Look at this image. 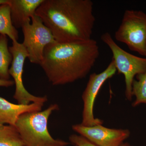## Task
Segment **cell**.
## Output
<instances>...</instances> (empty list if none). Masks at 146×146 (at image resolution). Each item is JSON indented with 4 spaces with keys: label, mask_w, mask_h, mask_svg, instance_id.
Here are the masks:
<instances>
[{
    "label": "cell",
    "mask_w": 146,
    "mask_h": 146,
    "mask_svg": "<svg viewBox=\"0 0 146 146\" xmlns=\"http://www.w3.org/2000/svg\"><path fill=\"white\" fill-rule=\"evenodd\" d=\"M22 27L24 41L22 43L26 49L29 60L33 64L40 65L46 47L56 42L49 29L38 16H33Z\"/></svg>",
    "instance_id": "cell-6"
},
{
    "label": "cell",
    "mask_w": 146,
    "mask_h": 146,
    "mask_svg": "<svg viewBox=\"0 0 146 146\" xmlns=\"http://www.w3.org/2000/svg\"><path fill=\"white\" fill-rule=\"evenodd\" d=\"M91 0H44L35 15L56 41L67 43L92 39L96 18Z\"/></svg>",
    "instance_id": "cell-1"
},
{
    "label": "cell",
    "mask_w": 146,
    "mask_h": 146,
    "mask_svg": "<svg viewBox=\"0 0 146 146\" xmlns=\"http://www.w3.org/2000/svg\"><path fill=\"white\" fill-rule=\"evenodd\" d=\"M101 39L111 50L113 55L112 60L118 73L124 76L126 99L131 101L134 77L146 72V58L138 57L123 50L117 44L109 33L102 35Z\"/></svg>",
    "instance_id": "cell-4"
},
{
    "label": "cell",
    "mask_w": 146,
    "mask_h": 146,
    "mask_svg": "<svg viewBox=\"0 0 146 146\" xmlns=\"http://www.w3.org/2000/svg\"><path fill=\"white\" fill-rule=\"evenodd\" d=\"M10 0H0V5L5 4L9 3Z\"/></svg>",
    "instance_id": "cell-18"
},
{
    "label": "cell",
    "mask_w": 146,
    "mask_h": 146,
    "mask_svg": "<svg viewBox=\"0 0 146 146\" xmlns=\"http://www.w3.org/2000/svg\"><path fill=\"white\" fill-rule=\"evenodd\" d=\"M58 105H51L43 111L27 112L20 116L15 127L25 146H68L70 143L54 139L48 128L49 118L53 111L59 110Z\"/></svg>",
    "instance_id": "cell-3"
},
{
    "label": "cell",
    "mask_w": 146,
    "mask_h": 146,
    "mask_svg": "<svg viewBox=\"0 0 146 146\" xmlns=\"http://www.w3.org/2000/svg\"><path fill=\"white\" fill-rule=\"evenodd\" d=\"M96 40L56 42L46 47L40 66L53 85H65L85 77L99 56Z\"/></svg>",
    "instance_id": "cell-2"
},
{
    "label": "cell",
    "mask_w": 146,
    "mask_h": 146,
    "mask_svg": "<svg viewBox=\"0 0 146 146\" xmlns=\"http://www.w3.org/2000/svg\"><path fill=\"white\" fill-rule=\"evenodd\" d=\"M120 146H133L128 143H123Z\"/></svg>",
    "instance_id": "cell-19"
},
{
    "label": "cell",
    "mask_w": 146,
    "mask_h": 146,
    "mask_svg": "<svg viewBox=\"0 0 146 146\" xmlns=\"http://www.w3.org/2000/svg\"><path fill=\"white\" fill-rule=\"evenodd\" d=\"M117 71L112 60L106 69L102 72L99 74L94 73L90 75L86 88L82 96L83 102L82 125L92 126L103 123L102 120L94 117L95 101L102 86L108 80L115 75Z\"/></svg>",
    "instance_id": "cell-8"
},
{
    "label": "cell",
    "mask_w": 146,
    "mask_h": 146,
    "mask_svg": "<svg viewBox=\"0 0 146 146\" xmlns=\"http://www.w3.org/2000/svg\"><path fill=\"white\" fill-rule=\"evenodd\" d=\"M44 0H10L11 16L13 26L22 29L32 17Z\"/></svg>",
    "instance_id": "cell-11"
},
{
    "label": "cell",
    "mask_w": 146,
    "mask_h": 146,
    "mask_svg": "<svg viewBox=\"0 0 146 146\" xmlns=\"http://www.w3.org/2000/svg\"><path fill=\"white\" fill-rule=\"evenodd\" d=\"M7 36L0 35V78L9 80V66L13 57L9 50Z\"/></svg>",
    "instance_id": "cell-13"
},
{
    "label": "cell",
    "mask_w": 146,
    "mask_h": 146,
    "mask_svg": "<svg viewBox=\"0 0 146 146\" xmlns=\"http://www.w3.org/2000/svg\"><path fill=\"white\" fill-rule=\"evenodd\" d=\"M9 50L13 57L9 74L13 77L16 89L13 98L18 104L29 105L31 102L45 103L48 100L46 96L38 97L33 96L27 91L23 82L24 63L29 55L23 44L18 42H12Z\"/></svg>",
    "instance_id": "cell-7"
},
{
    "label": "cell",
    "mask_w": 146,
    "mask_h": 146,
    "mask_svg": "<svg viewBox=\"0 0 146 146\" xmlns=\"http://www.w3.org/2000/svg\"><path fill=\"white\" fill-rule=\"evenodd\" d=\"M70 144L75 146H98L81 135L74 134L69 137Z\"/></svg>",
    "instance_id": "cell-16"
},
{
    "label": "cell",
    "mask_w": 146,
    "mask_h": 146,
    "mask_svg": "<svg viewBox=\"0 0 146 146\" xmlns=\"http://www.w3.org/2000/svg\"><path fill=\"white\" fill-rule=\"evenodd\" d=\"M9 4L0 5V35L8 36L12 42H18V32L12 24Z\"/></svg>",
    "instance_id": "cell-12"
},
{
    "label": "cell",
    "mask_w": 146,
    "mask_h": 146,
    "mask_svg": "<svg viewBox=\"0 0 146 146\" xmlns=\"http://www.w3.org/2000/svg\"></svg>",
    "instance_id": "cell-20"
},
{
    "label": "cell",
    "mask_w": 146,
    "mask_h": 146,
    "mask_svg": "<svg viewBox=\"0 0 146 146\" xmlns=\"http://www.w3.org/2000/svg\"><path fill=\"white\" fill-rule=\"evenodd\" d=\"M0 146H25L16 127L0 124Z\"/></svg>",
    "instance_id": "cell-14"
},
{
    "label": "cell",
    "mask_w": 146,
    "mask_h": 146,
    "mask_svg": "<svg viewBox=\"0 0 146 146\" xmlns=\"http://www.w3.org/2000/svg\"><path fill=\"white\" fill-rule=\"evenodd\" d=\"M132 85V95L135 99L132 104L133 107L146 104V71L136 76Z\"/></svg>",
    "instance_id": "cell-15"
},
{
    "label": "cell",
    "mask_w": 146,
    "mask_h": 146,
    "mask_svg": "<svg viewBox=\"0 0 146 146\" xmlns=\"http://www.w3.org/2000/svg\"><path fill=\"white\" fill-rule=\"evenodd\" d=\"M44 104L32 103L29 105L14 104L0 96V124L15 126L18 118L27 112L42 111Z\"/></svg>",
    "instance_id": "cell-10"
},
{
    "label": "cell",
    "mask_w": 146,
    "mask_h": 146,
    "mask_svg": "<svg viewBox=\"0 0 146 146\" xmlns=\"http://www.w3.org/2000/svg\"><path fill=\"white\" fill-rule=\"evenodd\" d=\"M72 129L98 146H120L131 134L128 129L110 128L101 124L85 126L80 124L72 125Z\"/></svg>",
    "instance_id": "cell-9"
},
{
    "label": "cell",
    "mask_w": 146,
    "mask_h": 146,
    "mask_svg": "<svg viewBox=\"0 0 146 146\" xmlns=\"http://www.w3.org/2000/svg\"><path fill=\"white\" fill-rule=\"evenodd\" d=\"M14 84L13 80H5L0 78V86L1 87H8L13 86Z\"/></svg>",
    "instance_id": "cell-17"
},
{
    "label": "cell",
    "mask_w": 146,
    "mask_h": 146,
    "mask_svg": "<svg viewBox=\"0 0 146 146\" xmlns=\"http://www.w3.org/2000/svg\"><path fill=\"white\" fill-rule=\"evenodd\" d=\"M118 42L146 57V14L141 11L126 10L115 35Z\"/></svg>",
    "instance_id": "cell-5"
}]
</instances>
